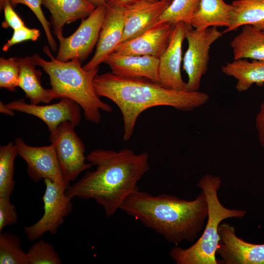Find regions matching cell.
<instances>
[{
  "instance_id": "13",
  "label": "cell",
  "mask_w": 264,
  "mask_h": 264,
  "mask_svg": "<svg viewBox=\"0 0 264 264\" xmlns=\"http://www.w3.org/2000/svg\"><path fill=\"white\" fill-rule=\"evenodd\" d=\"M190 27L181 22L175 24L169 44L159 58L160 84L166 88L186 90V83L181 74L182 45L186 31Z\"/></svg>"
},
{
  "instance_id": "14",
  "label": "cell",
  "mask_w": 264,
  "mask_h": 264,
  "mask_svg": "<svg viewBox=\"0 0 264 264\" xmlns=\"http://www.w3.org/2000/svg\"><path fill=\"white\" fill-rule=\"evenodd\" d=\"M170 4L165 0H142L124 6V30L120 43L139 36L156 24Z\"/></svg>"
},
{
  "instance_id": "25",
  "label": "cell",
  "mask_w": 264,
  "mask_h": 264,
  "mask_svg": "<svg viewBox=\"0 0 264 264\" xmlns=\"http://www.w3.org/2000/svg\"><path fill=\"white\" fill-rule=\"evenodd\" d=\"M200 0H173L160 17L156 24L167 22L175 25L181 22L190 26L192 18L198 10Z\"/></svg>"
},
{
  "instance_id": "26",
  "label": "cell",
  "mask_w": 264,
  "mask_h": 264,
  "mask_svg": "<svg viewBox=\"0 0 264 264\" xmlns=\"http://www.w3.org/2000/svg\"><path fill=\"white\" fill-rule=\"evenodd\" d=\"M0 264H29L27 253L22 249L21 239L17 235L0 232Z\"/></svg>"
},
{
  "instance_id": "19",
  "label": "cell",
  "mask_w": 264,
  "mask_h": 264,
  "mask_svg": "<svg viewBox=\"0 0 264 264\" xmlns=\"http://www.w3.org/2000/svg\"><path fill=\"white\" fill-rule=\"evenodd\" d=\"M20 74L18 87L22 88L30 103L39 105L40 103H49L55 99L52 88H44L41 83L42 71L35 67L32 57L19 58Z\"/></svg>"
},
{
  "instance_id": "15",
  "label": "cell",
  "mask_w": 264,
  "mask_h": 264,
  "mask_svg": "<svg viewBox=\"0 0 264 264\" xmlns=\"http://www.w3.org/2000/svg\"><path fill=\"white\" fill-rule=\"evenodd\" d=\"M174 25L167 22L155 24L139 36L120 43L112 54L147 55L159 58L169 44Z\"/></svg>"
},
{
  "instance_id": "7",
  "label": "cell",
  "mask_w": 264,
  "mask_h": 264,
  "mask_svg": "<svg viewBox=\"0 0 264 264\" xmlns=\"http://www.w3.org/2000/svg\"><path fill=\"white\" fill-rule=\"evenodd\" d=\"M191 27L186 33L188 48L183 59V67L188 76L186 90L196 91L199 90L201 78L208 69L210 48L223 33L216 27L203 30Z\"/></svg>"
},
{
  "instance_id": "20",
  "label": "cell",
  "mask_w": 264,
  "mask_h": 264,
  "mask_svg": "<svg viewBox=\"0 0 264 264\" xmlns=\"http://www.w3.org/2000/svg\"><path fill=\"white\" fill-rule=\"evenodd\" d=\"M221 71L237 80L235 88L239 92L247 90L254 84H264V60H234L222 66Z\"/></svg>"
},
{
  "instance_id": "34",
  "label": "cell",
  "mask_w": 264,
  "mask_h": 264,
  "mask_svg": "<svg viewBox=\"0 0 264 264\" xmlns=\"http://www.w3.org/2000/svg\"><path fill=\"white\" fill-rule=\"evenodd\" d=\"M142 0L155 1L157 0H106V4L108 6H122Z\"/></svg>"
},
{
  "instance_id": "33",
  "label": "cell",
  "mask_w": 264,
  "mask_h": 264,
  "mask_svg": "<svg viewBox=\"0 0 264 264\" xmlns=\"http://www.w3.org/2000/svg\"><path fill=\"white\" fill-rule=\"evenodd\" d=\"M255 126L260 144L264 148V99L255 118Z\"/></svg>"
},
{
  "instance_id": "27",
  "label": "cell",
  "mask_w": 264,
  "mask_h": 264,
  "mask_svg": "<svg viewBox=\"0 0 264 264\" xmlns=\"http://www.w3.org/2000/svg\"><path fill=\"white\" fill-rule=\"evenodd\" d=\"M29 264H60L62 261L53 245L40 239L27 252Z\"/></svg>"
},
{
  "instance_id": "9",
  "label": "cell",
  "mask_w": 264,
  "mask_h": 264,
  "mask_svg": "<svg viewBox=\"0 0 264 264\" xmlns=\"http://www.w3.org/2000/svg\"><path fill=\"white\" fill-rule=\"evenodd\" d=\"M107 10V5L96 7L82 22L76 31L67 37L58 39L59 47L55 58L62 62L78 59L85 60L98 42Z\"/></svg>"
},
{
  "instance_id": "18",
  "label": "cell",
  "mask_w": 264,
  "mask_h": 264,
  "mask_svg": "<svg viewBox=\"0 0 264 264\" xmlns=\"http://www.w3.org/2000/svg\"><path fill=\"white\" fill-rule=\"evenodd\" d=\"M42 4L51 13V24L57 39L64 36L66 24L86 19L96 7L88 0H42Z\"/></svg>"
},
{
  "instance_id": "11",
  "label": "cell",
  "mask_w": 264,
  "mask_h": 264,
  "mask_svg": "<svg viewBox=\"0 0 264 264\" xmlns=\"http://www.w3.org/2000/svg\"><path fill=\"white\" fill-rule=\"evenodd\" d=\"M6 105L14 111L39 118L46 125L50 133L54 132L63 122L69 121L75 127L81 122V108L68 98H62L59 102L51 105H34L26 103L23 99L13 100Z\"/></svg>"
},
{
  "instance_id": "31",
  "label": "cell",
  "mask_w": 264,
  "mask_h": 264,
  "mask_svg": "<svg viewBox=\"0 0 264 264\" xmlns=\"http://www.w3.org/2000/svg\"><path fill=\"white\" fill-rule=\"evenodd\" d=\"M18 221L16 207L10 197H0V232L4 227L15 224Z\"/></svg>"
},
{
  "instance_id": "10",
  "label": "cell",
  "mask_w": 264,
  "mask_h": 264,
  "mask_svg": "<svg viewBox=\"0 0 264 264\" xmlns=\"http://www.w3.org/2000/svg\"><path fill=\"white\" fill-rule=\"evenodd\" d=\"M18 154L27 163V172L35 182L46 178L69 186L65 181L54 145L34 147L27 145L19 137L15 139Z\"/></svg>"
},
{
  "instance_id": "12",
  "label": "cell",
  "mask_w": 264,
  "mask_h": 264,
  "mask_svg": "<svg viewBox=\"0 0 264 264\" xmlns=\"http://www.w3.org/2000/svg\"><path fill=\"white\" fill-rule=\"evenodd\" d=\"M220 241L216 254L225 264H264V243L248 242L238 237L228 223L219 227Z\"/></svg>"
},
{
  "instance_id": "28",
  "label": "cell",
  "mask_w": 264,
  "mask_h": 264,
  "mask_svg": "<svg viewBox=\"0 0 264 264\" xmlns=\"http://www.w3.org/2000/svg\"><path fill=\"white\" fill-rule=\"evenodd\" d=\"M6 3H9L14 8L18 4H24L29 8L42 25L49 47L53 51H57V43L50 30L51 22L47 20L42 9V0H0V10H3Z\"/></svg>"
},
{
  "instance_id": "37",
  "label": "cell",
  "mask_w": 264,
  "mask_h": 264,
  "mask_svg": "<svg viewBox=\"0 0 264 264\" xmlns=\"http://www.w3.org/2000/svg\"><path fill=\"white\" fill-rule=\"evenodd\" d=\"M166 0V1H167L168 2L171 3L173 0Z\"/></svg>"
},
{
  "instance_id": "8",
  "label": "cell",
  "mask_w": 264,
  "mask_h": 264,
  "mask_svg": "<svg viewBox=\"0 0 264 264\" xmlns=\"http://www.w3.org/2000/svg\"><path fill=\"white\" fill-rule=\"evenodd\" d=\"M74 128L69 121H64L49 135V141L54 145L65 181L69 185L82 172L92 166L86 162L85 145L75 132Z\"/></svg>"
},
{
  "instance_id": "5",
  "label": "cell",
  "mask_w": 264,
  "mask_h": 264,
  "mask_svg": "<svg viewBox=\"0 0 264 264\" xmlns=\"http://www.w3.org/2000/svg\"><path fill=\"white\" fill-rule=\"evenodd\" d=\"M221 183L220 176L206 175L198 183L205 194L208 204L207 224L201 237L190 247L183 249L174 246L170 252L176 264H217L216 254L219 246V227L224 220L242 218L246 215L243 210L230 209L220 202L218 191Z\"/></svg>"
},
{
  "instance_id": "22",
  "label": "cell",
  "mask_w": 264,
  "mask_h": 264,
  "mask_svg": "<svg viewBox=\"0 0 264 264\" xmlns=\"http://www.w3.org/2000/svg\"><path fill=\"white\" fill-rule=\"evenodd\" d=\"M230 45L234 60H264V31L251 25L243 26Z\"/></svg>"
},
{
  "instance_id": "2",
  "label": "cell",
  "mask_w": 264,
  "mask_h": 264,
  "mask_svg": "<svg viewBox=\"0 0 264 264\" xmlns=\"http://www.w3.org/2000/svg\"><path fill=\"white\" fill-rule=\"evenodd\" d=\"M97 95L113 102L123 119V139L132 137L139 116L146 110L168 106L182 111H191L208 102L209 95L202 91L177 90L145 78H126L112 73L97 74L93 80Z\"/></svg>"
},
{
  "instance_id": "17",
  "label": "cell",
  "mask_w": 264,
  "mask_h": 264,
  "mask_svg": "<svg viewBox=\"0 0 264 264\" xmlns=\"http://www.w3.org/2000/svg\"><path fill=\"white\" fill-rule=\"evenodd\" d=\"M113 74L126 78H145L160 84L159 58L147 55H115L104 61Z\"/></svg>"
},
{
  "instance_id": "6",
  "label": "cell",
  "mask_w": 264,
  "mask_h": 264,
  "mask_svg": "<svg viewBox=\"0 0 264 264\" xmlns=\"http://www.w3.org/2000/svg\"><path fill=\"white\" fill-rule=\"evenodd\" d=\"M44 180L45 185L42 198L44 214L35 223L24 228V232L31 241L40 238L46 232L56 234L59 227L64 223L65 218L72 211V198L66 193L68 186L49 179Z\"/></svg>"
},
{
  "instance_id": "1",
  "label": "cell",
  "mask_w": 264,
  "mask_h": 264,
  "mask_svg": "<svg viewBox=\"0 0 264 264\" xmlns=\"http://www.w3.org/2000/svg\"><path fill=\"white\" fill-rule=\"evenodd\" d=\"M95 166L66 191L72 198L93 199L104 208L107 217L113 216L126 198L138 189V182L149 170V154L129 149L118 151L95 149L87 156Z\"/></svg>"
},
{
  "instance_id": "36",
  "label": "cell",
  "mask_w": 264,
  "mask_h": 264,
  "mask_svg": "<svg viewBox=\"0 0 264 264\" xmlns=\"http://www.w3.org/2000/svg\"><path fill=\"white\" fill-rule=\"evenodd\" d=\"M96 7H98L101 5H106V0H88Z\"/></svg>"
},
{
  "instance_id": "30",
  "label": "cell",
  "mask_w": 264,
  "mask_h": 264,
  "mask_svg": "<svg viewBox=\"0 0 264 264\" xmlns=\"http://www.w3.org/2000/svg\"><path fill=\"white\" fill-rule=\"evenodd\" d=\"M40 32L36 28H29L26 26L14 30L11 38L2 47L3 51H7L13 45L20 43L31 40L35 41L40 37Z\"/></svg>"
},
{
  "instance_id": "23",
  "label": "cell",
  "mask_w": 264,
  "mask_h": 264,
  "mask_svg": "<svg viewBox=\"0 0 264 264\" xmlns=\"http://www.w3.org/2000/svg\"><path fill=\"white\" fill-rule=\"evenodd\" d=\"M231 4L230 25L223 33L245 25L264 31V0H236Z\"/></svg>"
},
{
  "instance_id": "32",
  "label": "cell",
  "mask_w": 264,
  "mask_h": 264,
  "mask_svg": "<svg viewBox=\"0 0 264 264\" xmlns=\"http://www.w3.org/2000/svg\"><path fill=\"white\" fill-rule=\"evenodd\" d=\"M2 10L4 12V20L1 23L2 27H10L14 30L25 26L23 21L9 3H6Z\"/></svg>"
},
{
  "instance_id": "16",
  "label": "cell",
  "mask_w": 264,
  "mask_h": 264,
  "mask_svg": "<svg viewBox=\"0 0 264 264\" xmlns=\"http://www.w3.org/2000/svg\"><path fill=\"white\" fill-rule=\"evenodd\" d=\"M107 10L101 29L96 50L83 68L88 70L104 63L119 44L124 30L123 6H107Z\"/></svg>"
},
{
  "instance_id": "3",
  "label": "cell",
  "mask_w": 264,
  "mask_h": 264,
  "mask_svg": "<svg viewBox=\"0 0 264 264\" xmlns=\"http://www.w3.org/2000/svg\"><path fill=\"white\" fill-rule=\"evenodd\" d=\"M120 210L177 246L184 241L194 242L208 217V204L202 191L187 200L163 194L156 196L137 189L122 203Z\"/></svg>"
},
{
  "instance_id": "35",
  "label": "cell",
  "mask_w": 264,
  "mask_h": 264,
  "mask_svg": "<svg viewBox=\"0 0 264 264\" xmlns=\"http://www.w3.org/2000/svg\"><path fill=\"white\" fill-rule=\"evenodd\" d=\"M0 112L10 116H13L15 115L14 110L8 108L6 105L1 101H0Z\"/></svg>"
},
{
  "instance_id": "21",
  "label": "cell",
  "mask_w": 264,
  "mask_h": 264,
  "mask_svg": "<svg viewBox=\"0 0 264 264\" xmlns=\"http://www.w3.org/2000/svg\"><path fill=\"white\" fill-rule=\"evenodd\" d=\"M232 4L223 0H201L198 10L192 18L190 26L198 30L211 27H229Z\"/></svg>"
},
{
  "instance_id": "4",
  "label": "cell",
  "mask_w": 264,
  "mask_h": 264,
  "mask_svg": "<svg viewBox=\"0 0 264 264\" xmlns=\"http://www.w3.org/2000/svg\"><path fill=\"white\" fill-rule=\"evenodd\" d=\"M44 52L50 58L47 61L38 54L32 56L36 65L48 75L55 99L68 98L75 101L83 110L84 117L89 122L98 124L101 120L100 110L110 112L112 109L102 101L93 87V80L98 74L99 66L85 70L81 62L73 59L67 62L57 60L47 46Z\"/></svg>"
},
{
  "instance_id": "29",
  "label": "cell",
  "mask_w": 264,
  "mask_h": 264,
  "mask_svg": "<svg viewBox=\"0 0 264 264\" xmlns=\"http://www.w3.org/2000/svg\"><path fill=\"white\" fill-rule=\"evenodd\" d=\"M20 74L19 58H0V88L12 92L18 86Z\"/></svg>"
},
{
  "instance_id": "24",
  "label": "cell",
  "mask_w": 264,
  "mask_h": 264,
  "mask_svg": "<svg viewBox=\"0 0 264 264\" xmlns=\"http://www.w3.org/2000/svg\"><path fill=\"white\" fill-rule=\"evenodd\" d=\"M18 153L14 142L0 147V197H10L14 189V161Z\"/></svg>"
}]
</instances>
